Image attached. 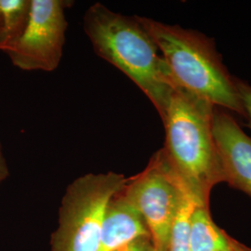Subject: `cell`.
Returning <instances> with one entry per match:
<instances>
[{
    "instance_id": "obj_1",
    "label": "cell",
    "mask_w": 251,
    "mask_h": 251,
    "mask_svg": "<svg viewBox=\"0 0 251 251\" xmlns=\"http://www.w3.org/2000/svg\"><path fill=\"white\" fill-rule=\"evenodd\" d=\"M84 30L94 51L133 81L162 119L178 88L157 46L137 18L96 3L85 13Z\"/></svg>"
},
{
    "instance_id": "obj_2",
    "label": "cell",
    "mask_w": 251,
    "mask_h": 251,
    "mask_svg": "<svg viewBox=\"0 0 251 251\" xmlns=\"http://www.w3.org/2000/svg\"><path fill=\"white\" fill-rule=\"evenodd\" d=\"M214 110L210 102L177 89L162 118V150L198 206H208L211 190L224 182L212 129Z\"/></svg>"
},
{
    "instance_id": "obj_3",
    "label": "cell",
    "mask_w": 251,
    "mask_h": 251,
    "mask_svg": "<svg viewBox=\"0 0 251 251\" xmlns=\"http://www.w3.org/2000/svg\"><path fill=\"white\" fill-rule=\"evenodd\" d=\"M152 37L178 89L245 117L233 77L209 37L179 25L136 16Z\"/></svg>"
},
{
    "instance_id": "obj_4",
    "label": "cell",
    "mask_w": 251,
    "mask_h": 251,
    "mask_svg": "<svg viewBox=\"0 0 251 251\" xmlns=\"http://www.w3.org/2000/svg\"><path fill=\"white\" fill-rule=\"evenodd\" d=\"M127 182L123 174H86L66 190L51 251H98L108 206Z\"/></svg>"
},
{
    "instance_id": "obj_5",
    "label": "cell",
    "mask_w": 251,
    "mask_h": 251,
    "mask_svg": "<svg viewBox=\"0 0 251 251\" xmlns=\"http://www.w3.org/2000/svg\"><path fill=\"white\" fill-rule=\"evenodd\" d=\"M187 192L162 149L144 171L127 179L121 193L143 217L155 251H168L171 226Z\"/></svg>"
},
{
    "instance_id": "obj_6",
    "label": "cell",
    "mask_w": 251,
    "mask_h": 251,
    "mask_svg": "<svg viewBox=\"0 0 251 251\" xmlns=\"http://www.w3.org/2000/svg\"><path fill=\"white\" fill-rule=\"evenodd\" d=\"M68 4L63 0H31L25 29L6 51L15 66L25 71L57 69L65 43Z\"/></svg>"
},
{
    "instance_id": "obj_7",
    "label": "cell",
    "mask_w": 251,
    "mask_h": 251,
    "mask_svg": "<svg viewBox=\"0 0 251 251\" xmlns=\"http://www.w3.org/2000/svg\"><path fill=\"white\" fill-rule=\"evenodd\" d=\"M213 136L224 182L251 197V138L231 115L215 107Z\"/></svg>"
},
{
    "instance_id": "obj_8",
    "label": "cell",
    "mask_w": 251,
    "mask_h": 251,
    "mask_svg": "<svg viewBox=\"0 0 251 251\" xmlns=\"http://www.w3.org/2000/svg\"><path fill=\"white\" fill-rule=\"evenodd\" d=\"M121 192L108 206L98 251H115L138 237L150 235L143 217Z\"/></svg>"
},
{
    "instance_id": "obj_9",
    "label": "cell",
    "mask_w": 251,
    "mask_h": 251,
    "mask_svg": "<svg viewBox=\"0 0 251 251\" xmlns=\"http://www.w3.org/2000/svg\"><path fill=\"white\" fill-rule=\"evenodd\" d=\"M235 239L212 221L208 206H197L191 217L190 251H230Z\"/></svg>"
},
{
    "instance_id": "obj_10",
    "label": "cell",
    "mask_w": 251,
    "mask_h": 251,
    "mask_svg": "<svg viewBox=\"0 0 251 251\" xmlns=\"http://www.w3.org/2000/svg\"><path fill=\"white\" fill-rule=\"evenodd\" d=\"M31 0H0V50L7 51L24 33Z\"/></svg>"
},
{
    "instance_id": "obj_11",
    "label": "cell",
    "mask_w": 251,
    "mask_h": 251,
    "mask_svg": "<svg viewBox=\"0 0 251 251\" xmlns=\"http://www.w3.org/2000/svg\"><path fill=\"white\" fill-rule=\"evenodd\" d=\"M196 200L187 192L182 198L177 214L171 226L168 251H190L191 217L196 206Z\"/></svg>"
},
{
    "instance_id": "obj_12",
    "label": "cell",
    "mask_w": 251,
    "mask_h": 251,
    "mask_svg": "<svg viewBox=\"0 0 251 251\" xmlns=\"http://www.w3.org/2000/svg\"><path fill=\"white\" fill-rule=\"evenodd\" d=\"M234 85L245 111V117L249 120V126L251 128V86L235 77Z\"/></svg>"
},
{
    "instance_id": "obj_13",
    "label": "cell",
    "mask_w": 251,
    "mask_h": 251,
    "mask_svg": "<svg viewBox=\"0 0 251 251\" xmlns=\"http://www.w3.org/2000/svg\"><path fill=\"white\" fill-rule=\"evenodd\" d=\"M154 248L152 245L150 235H144L138 237L130 242L126 243L122 247L118 248L115 251H153Z\"/></svg>"
},
{
    "instance_id": "obj_14",
    "label": "cell",
    "mask_w": 251,
    "mask_h": 251,
    "mask_svg": "<svg viewBox=\"0 0 251 251\" xmlns=\"http://www.w3.org/2000/svg\"><path fill=\"white\" fill-rule=\"evenodd\" d=\"M9 175V171H8V167L6 164V160L4 158L3 152L1 149V145H0V183L6 179Z\"/></svg>"
},
{
    "instance_id": "obj_15",
    "label": "cell",
    "mask_w": 251,
    "mask_h": 251,
    "mask_svg": "<svg viewBox=\"0 0 251 251\" xmlns=\"http://www.w3.org/2000/svg\"><path fill=\"white\" fill-rule=\"evenodd\" d=\"M230 251H251V248L243 245L242 243L238 242V241H234L233 247Z\"/></svg>"
},
{
    "instance_id": "obj_16",
    "label": "cell",
    "mask_w": 251,
    "mask_h": 251,
    "mask_svg": "<svg viewBox=\"0 0 251 251\" xmlns=\"http://www.w3.org/2000/svg\"><path fill=\"white\" fill-rule=\"evenodd\" d=\"M155 251V250H154V251Z\"/></svg>"
}]
</instances>
